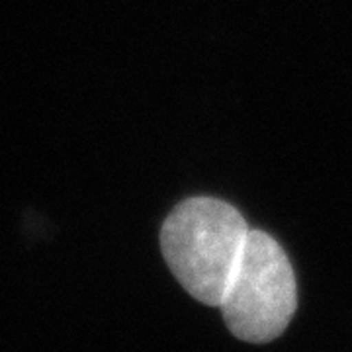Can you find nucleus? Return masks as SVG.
I'll use <instances>...</instances> for the list:
<instances>
[{
	"label": "nucleus",
	"mask_w": 352,
	"mask_h": 352,
	"mask_svg": "<svg viewBox=\"0 0 352 352\" xmlns=\"http://www.w3.org/2000/svg\"><path fill=\"white\" fill-rule=\"evenodd\" d=\"M249 233L231 204L210 196L180 201L161 227V251L180 286L217 307Z\"/></svg>",
	"instance_id": "obj_1"
},
{
	"label": "nucleus",
	"mask_w": 352,
	"mask_h": 352,
	"mask_svg": "<svg viewBox=\"0 0 352 352\" xmlns=\"http://www.w3.org/2000/svg\"><path fill=\"white\" fill-rule=\"evenodd\" d=\"M217 307L227 329L245 342H268L286 331L298 307V286L288 254L274 237L249 229Z\"/></svg>",
	"instance_id": "obj_2"
}]
</instances>
